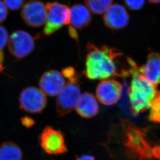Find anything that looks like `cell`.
Returning <instances> with one entry per match:
<instances>
[{"label":"cell","mask_w":160,"mask_h":160,"mask_svg":"<svg viewBox=\"0 0 160 160\" xmlns=\"http://www.w3.org/2000/svg\"><path fill=\"white\" fill-rule=\"evenodd\" d=\"M86 51L84 74L90 80L128 77L131 76L136 65L131 58L128 65L121 66L123 55L115 48L107 46L98 47L88 43Z\"/></svg>","instance_id":"obj_1"},{"label":"cell","mask_w":160,"mask_h":160,"mask_svg":"<svg viewBox=\"0 0 160 160\" xmlns=\"http://www.w3.org/2000/svg\"><path fill=\"white\" fill-rule=\"evenodd\" d=\"M131 76L132 79L128 88V95L132 114L137 116L150 108L158 91L156 86L140 73L139 68L133 71Z\"/></svg>","instance_id":"obj_2"},{"label":"cell","mask_w":160,"mask_h":160,"mask_svg":"<svg viewBox=\"0 0 160 160\" xmlns=\"http://www.w3.org/2000/svg\"><path fill=\"white\" fill-rule=\"evenodd\" d=\"M123 144L126 154L134 160H156L153 147L145 131L129 121H123Z\"/></svg>","instance_id":"obj_3"},{"label":"cell","mask_w":160,"mask_h":160,"mask_svg":"<svg viewBox=\"0 0 160 160\" xmlns=\"http://www.w3.org/2000/svg\"><path fill=\"white\" fill-rule=\"evenodd\" d=\"M80 77L68 80L66 84L58 95L56 107L57 115L63 117L71 112L76 107L81 95Z\"/></svg>","instance_id":"obj_4"},{"label":"cell","mask_w":160,"mask_h":160,"mask_svg":"<svg viewBox=\"0 0 160 160\" xmlns=\"http://www.w3.org/2000/svg\"><path fill=\"white\" fill-rule=\"evenodd\" d=\"M48 16L43 32L45 35L52 34L70 23V9L68 6L55 2H49L46 5Z\"/></svg>","instance_id":"obj_5"},{"label":"cell","mask_w":160,"mask_h":160,"mask_svg":"<svg viewBox=\"0 0 160 160\" xmlns=\"http://www.w3.org/2000/svg\"><path fill=\"white\" fill-rule=\"evenodd\" d=\"M40 146L50 155H60L68 151L63 133L51 126H46L39 137Z\"/></svg>","instance_id":"obj_6"},{"label":"cell","mask_w":160,"mask_h":160,"mask_svg":"<svg viewBox=\"0 0 160 160\" xmlns=\"http://www.w3.org/2000/svg\"><path fill=\"white\" fill-rule=\"evenodd\" d=\"M19 105L22 109L30 113H40L46 108L48 99L41 89L34 86L23 89L20 93Z\"/></svg>","instance_id":"obj_7"},{"label":"cell","mask_w":160,"mask_h":160,"mask_svg":"<svg viewBox=\"0 0 160 160\" xmlns=\"http://www.w3.org/2000/svg\"><path fill=\"white\" fill-rule=\"evenodd\" d=\"M11 54L17 58H22L31 53L35 47L34 38L23 30L12 33L8 41Z\"/></svg>","instance_id":"obj_8"},{"label":"cell","mask_w":160,"mask_h":160,"mask_svg":"<svg viewBox=\"0 0 160 160\" xmlns=\"http://www.w3.org/2000/svg\"><path fill=\"white\" fill-rule=\"evenodd\" d=\"M123 86L118 81L104 79L98 83L96 94L99 102L106 106H112L117 103L121 97Z\"/></svg>","instance_id":"obj_9"},{"label":"cell","mask_w":160,"mask_h":160,"mask_svg":"<svg viewBox=\"0 0 160 160\" xmlns=\"http://www.w3.org/2000/svg\"><path fill=\"white\" fill-rule=\"evenodd\" d=\"M48 12L46 5L38 0L27 2L22 11V17L26 24L39 28L46 23Z\"/></svg>","instance_id":"obj_10"},{"label":"cell","mask_w":160,"mask_h":160,"mask_svg":"<svg viewBox=\"0 0 160 160\" xmlns=\"http://www.w3.org/2000/svg\"><path fill=\"white\" fill-rule=\"evenodd\" d=\"M103 20L107 28L112 30H119L128 26L129 14L124 6L115 4L112 5L105 12Z\"/></svg>","instance_id":"obj_11"},{"label":"cell","mask_w":160,"mask_h":160,"mask_svg":"<svg viewBox=\"0 0 160 160\" xmlns=\"http://www.w3.org/2000/svg\"><path fill=\"white\" fill-rule=\"evenodd\" d=\"M65 85V79L62 73L50 70L43 73L39 81V86L45 95H58Z\"/></svg>","instance_id":"obj_12"},{"label":"cell","mask_w":160,"mask_h":160,"mask_svg":"<svg viewBox=\"0 0 160 160\" xmlns=\"http://www.w3.org/2000/svg\"><path fill=\"white\" fill-rule=\"evenodd\" d=\"M141 74L154 86L160 84V55L152 52L147 57L145 65L139 68Z\"/></svg>","instance_id":"obj_13"},{"label":"cell","mask_w":160,"mask_h":160,"mask_svg":"<svg viewBox=\"0 0 160 160\" xmlns=\"http://www.w3.org/2000/svg\"><path fill=\"white\" fill-rule=\"evenodd\" d=\"M75 108L80 117L89 119L96 116L98 113L99 105L93 94L86 92L80 95Z\"/></svg>","instance_id":"obj_14"},{"label":"cell","mask_w":160,"mask_h":160,"mask_svg":"<svg viewBox=\"0 0 160 160\" xmlns=\"http://www.w3.org/2000/svg\"><path fill=\"white\" fill-rule=\"evenodd\" d=\"M92 17L88 8L83 5L77 4L70 9V28L82 29L88 26L91 23Z\"/></svg>","instance_id":"obj_15"},{"label":"cell","mask_w":160,"mask_h":160,"mask_svg":"<svg viewBox=\"0 0 160 160\" xmlns=\"http://www.w3.org/2000/svg\"><path fill=\"white\" fill-rule=\"evenodd\" d=\"M22 152L20 147L11 142L0 145V160H22Z\"/></svg>","instance_id":"obj_16"},{"label":"cell","mask_w":160,"mask_h":160,"mask_svg":"<svg viewBox=\"0 0 160 160\" xmlns=\"http://www.w3.org/2000/svg\"><path fill=\"white\" fill-rule=\"evenodd\" d=\"M113 0H85L87 8L91 12L101 15L106 12L111 6Z\"/></svg>","instance_id":"obj_17"},{"label":"cell","mask_w":160,"mask_h":160,"mask_svg":"<svg viewBox=\"0 0 160 160\" xmlns=\"http://www.w3.org/2000/svg\"><path fill=\"white\" fill-rule=\"evenodd\" d=\"M149 119L151 122L160 124V92H158L151 102Z\"/></svg>","instance_id":"obj_18"},{"label":"cell","mask_w":160,"mask_h":160,"mask_svg":"<svg viewBox=\"0 0 160 160\" xmlns=\"http://www.w3.org/2000/svg\"><path fill=\"white\" fill-rule=\"evenodd\" d=\"M126 6L132 10L142 9L145 4V0H124Z\"/></svg>","instance_id":"obj_19"},{"label":"cell","mask_w":160,"mask_h":160,"mask_svg":"<svg viewBox=\"0 0 160 160\" xmlns=\"http://www.w3.org/2000/svg\"><path fill=\"white\" fill-rule=\"evenodd\" d=\"M25 0H4V3L11 10H17L20 8Z\"/></svg>","instance_id":"obj_20"},{"label":"cell","mask_w":160,"mask_h":160,"mask_svg":"<svg viewBox=\"0 0 160 160\" xmlns=\"http://www.w3.org/2000/svg\"><path fill=\"white\" fill-rule=\"evenodd\" d=\"M8 39V32L5 28L0 26V49H2L6 46Z\"/></svg>","instance_id":"obj_21"},{"label":"cell","mask_w":160,"mask_h":160,"mask_svg":"<svg viewBox=\"0 0 160 160\" xmlns=\"http://www.w3.org/2000/svg\"><path fill=\"white\" fill-rule=\"evenodd\" d=\"M8 8L6 5L0 0V23L6 19L8 16Z\"/></svg>","instance_id":"obj_22"},{"label":"cell","mask_w":160,"mask_h":160,"mask_svg":"<svg viewBox=\"0 0 160 160\" xmlns=\"http://www.w3.org/2000/svg\"><path fill=\"white\" fill-rule=\"evenodd\" d=\"M21 122H22V125L27 128H31L35 124L34 120L27 116L22 117L21 118Z\"/></svg>","instance_id":"obj_23"},{"label":"cell","mask_w":160,"mask_h":160,"mask_svg":"<svg viewBox=\"0 0 160 160\" xmlns=\"http://www.w3.org/2000/svg\"><path fill=\"white\" fill-rule=\"evenodd\" d=\"M76 160H95L94 157L89 154H85L81 156H77Z\"/></svg>","instance_id":"obj_24"},{"label":"cell","mask_w":160,"mask_h":160,"mask_svg":"<svg viewBox=\"0 0 160 160\" xmlns=\"http://www.w3.org/2000/svg\"><path fill=\"white\" fill-rule=\"evenodd\" d=\"M4 59V52L1 49H0V72H2L5 69V67L3 66Z\"/></svg>","instance_id":"obj_25"},{"label":"cell","mask_w":160,"mask_h":160,"mask_svg":"<svg viewBox=\"0 0 160 160\" xmlns=\"http://www.w3.org/2000/svg\"><path fill=\"white\" fill-rule=\"evenodd\" d=\"M148 1L150 3H152V4L160 3V0H148Z\"/></svg>","instance_id":"obj_26"},{"label":"cell","mask_w":160,"mask_h":160,"mask_svg":"<svg viewBox=\"0 0 160 160\" xmlns=\"http://www.w3.org/2000/svg\"></svg>","instance_id":"obj_27"}]
</instances>
